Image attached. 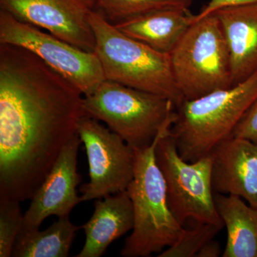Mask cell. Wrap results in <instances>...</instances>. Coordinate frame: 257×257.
I'll use <instances>...</instances> for the list:
<instances>
[{"mask_svg":"<svg viewBox=\"0 0 257 257\" xmlns=\"http://www.w3.org/2000/svg\"><path fill=\"white\" fill-rule=\"evenodd\" d=\"M84 1L87 2L88 4L90 5L91 7L94 9V5H95L96 0H84Z\"/></svg>","mask_w":257,"mask_h":257,"instance_id":"cb8c5ba5","label":"cell"},{"mask_svg":"<svg viewBox=\"0 0 257 257\" xmlns=\"http://www.w3.org/2000/svg\"><path fill=\"white\" fill-rule=\"evenodd\" d=\"M165 128L150 146L135 149L134 177L126 192L134 210L133 232L121 250L124 257H148L161 253L182 236L179 224L167 202L163 174L157 163L155 149Z\"/></svg>","mask_w":257,"mask_h":257,"instance_id":"3957f363","label":"cell"},{"mask_svg":"<svg viewBox=\"0 0 257 257\" xmlns=\"http://www.w3.org/2000/svg\"><path fill=\"white\" fill-rule=\"evenodd\" d=\"M192 3V0H96L94 6L106 20L116 24L161 10L188 11Z\"/></svg>","mask_w":257,"mask_h":257,"instance_id":"ac0fdd59","label":"cell"},{"mask_svg":"<svg viewBox=\"0 0 257 257\" xmlns=\"http://www.w3.org/2000/svg\"><path fill=\"white\" fill-rule=\"evenodd\" d=\"M211 155L214 192L237 196L257 209V144L231 137Z\"/></svg>","mask_w":257,"mask_h":257,"instance_id":"7c38bea8","label":"cell"},{"mask_svg":"<svg viewBox=\"0 0 257 257\" xmlns=\"http://www.w3.org/2000/svg\"><path fill=\"white\" fill-rule=\"evenodd\" d=\"M82 140L74 136L64 147L48 175L31 199L24 216V229H40L47 217L69 216L82 202L77 194L80 182L77 172V156Z\"/></svg>","mask_w":257,"mask_h":257,"instance_id":"8fae6325","label":"cell"},{"mask_svg":"<svg viewBox=\"0 0 257 257\" xmlns=\"http://www.w3.org/2000/svg\"><path fill=\"white\" fill-rule=\"evenodd\" d=\"M170 128L159 138L155 156L165 177L171 211L183 226L191 220L216 224L222 229L224 224L216 210L211 182L212 157L194 162L184 160Z\"/></svg>","mask_w":257,"mask_h":257,"instance_id":"52a82bcc","label":"cell"},{"mask_svg":"<svg viewBox=\"0 0 257 257\" xmlns=\"http://www.w3.org/2000/svg\"><path fill=\"white\" fill-rule=\"evenodd\" d=\"M195 15L188 11L168 10L113 24L120 32L153 50L170 54L189 27Z\"/></svg>","mask_w":257,"mask_h":257,"instance_id":"9a60e30c","label":"cell"},{"mask_svg":"<svg viewBox=\"0 0 257 257\" xmlns=\"http://www.w3.org/2000/svg\"><path fill=\"white\" fill-rule=\"evenodd\" d=\"M216 210L227 231L223 257H257V209L241 197L214 193Z\"/></svg>","mask_w":257,"mask_h":257,"instance_id":"2e32d148","label":"cell"},{"mask_svg":"<svg viewBox=\"0 0 257 257\" xmlns=\"http://www.w3.org/2000/svg\"><path fill=\"white\" fill-rule=\"evenodd\" d=\"M169 55L176 84L186 100L233 86L229 49L214 14L194 20Z\"/></svg>","mask_w":257,"mask_h":257,"instance_id":"8992f818","label":"cell"},{"mask_svg":"<svg viewBox=\"0 0 257 257\" xmlns=\"http://www.w3.org/2000/svg\"><path fill=\"white\" fill-rule=\"evenodd\" d=\"M220 254V245L218 241L212 239L203 246L197 253V257H218Z\"/></svg>","mask_w":257,"mask_h":257,"instance_id":"603a6c76","label":"cell"},{"mask_svg":"<svg viewBox=\"0 0 257 257\" xmlns=\"http://www.w3.org/2000/svg\"><path fill=\"white\" fill-rule=\"evenodd\" d=\"M85 115L106 123L128 146H150L176 119L175 103L165 96L105 80L84 96Z\"/></svg>","mask_w":257,"mask_h":257,"instance_id":"5b68a950","label":"cell"},{"mask_svg":"<svg viewBox=\"0 0 257 257\" xmlns=\"http://www.w3.org/2000/svg\"><path fill=\"white\" fill-rule=\"evenodd\" d=\"M217 17L231 60L233 86L257 72V3L223 8Z\"/></svg>","mask_w":257,"mask_h":257,"instance_id":"4fadbf2b","label":"cell"},{"mask_svg":"<svg viewBox=\"0 0 257 257\" xmlns=\"http://www.w3.org/2000/svg\"><path fill=\"white\" fill-rule=\"evenodd\" d=\"M133 203L124 191L96 199L92 217L81 226L86 241L77 257H100L115 240L133 230Z\"/></svg>","mask_w":257,"mask_h":257,"instance_id":"5bb4252c","label":"cell"},{"mask_svg":"<svg viewBox=\"0 0 257 257\" xmlns=\"http://www.w3.org/2000/svg\"><path fill=\"white\" fill-rule=\"evenodd\" d=\"M0 44L30 51L68 79L84 96L92 94L105 80L94 52L82 50L40 28L19 21L3 10H0Z\"/></svg>","mask_w":257,"mask_h":257,"instance_id":"ba28073f","label":"cell"},{"mask_svg":"<svg viewBox=\"0 0 257 257\" xmlns=\"http://www.w3.org/2000/svg\"><path fill=\"white\" fill-rule=\"evenodd\" d=\"M20 201L0 196V257H10L15 241L23 228Z\"/></svg>","mask_w":257,"mask_h":257,"instance_id":"ffe728a7","label":"cell"},{"mask_svg":"<svg viewBox=\"0 0 257 257\" xmlns=\"http://www.w3.org/2000/svg\"><path fill=\"white\" fill-rule=\"evenodd\" d=\"M89 164V182L82 186V202L124 192L134 177L135 151L117 134L84 115L78 126Z\"/></svg>","mask_w":257,"mask_h":257,"instance_id":"9c48e42d","label":"cell"},{"mask_svg":"<svg viewBox=\"0 0 257 257\" xmlns=\"http://www.w3.org/2000/svg\"><path fill=\"white\" fill-rule=\"evenodd\" d=\"M89 21L105 79L165 96L176 106L184 100L172 74L170 55L126 36L99 11L93 9Z\"/></svg>","mask_w":257,"mask_h":257,"instance_id":"277c9868","label":"cell"},{"mask_svg":"<svg viewBox=\"0 0 257 257\" xmlns=\"http://www.w3.org/2000/svg\"><path fill=\"white\" fill-rule=\"evenodd\" d=\"M257 3V0H210L209 3L203 8L202 11L199 14L195 15V20H199V19L208 16V15L213 14L223 8L252 4V3Z\"/></svg>","mask_w":257,"mask_h":257,"instance_id":"7402d4cb","label":"cell"},{"mask_svg":"<svg viewBox=\"0 0 257 257\" xmlns=\"http://www.w3.org/2000/svg\"><path fill=\"white\" fill-rule=\"evenodd\" d=\"M231 137L257 144V99L243 115Z\"/></svg>","mask_w":257,"mask_h":257,"instance_id":"44dd1931","label":"cell"},{"mask_svg":"<svg viewBox=\"0 0 257 257\" xmlns=\"http://www.w3.org/2000/svg\"><path fill=\"white\" fill-rule=\"evenodd\" d=\"M257 99V72L236 85L219 89L176 106L170 128L179 155L194 162L209 156L231 138L243 115Z\"/></svg>","mask_w":257,"mask_h":257,"instance_id":"7a4b0ae2","label":"cell"},{"mask_svg":"<svg viewBox=\"0 0 257 257\" xmlns=\"http://www.w3.org/2000/svg\"><path fill=\"white\" fill-rule=\"evenodd\" d=\"M84 0H0V10L19 21L43 29L71 45L94 52L95 37Z\"/></svg>","mask_w":257,"mask_h":257,"instance_id":"30bf717a","label":"cell"},{"mask_svg":"<svg viewBox=\"0 0 257 257\" xmlns=\"http://www.w3.org/2000/svg\"><path fill=\"white\" fill-rule=\"evenodd\" d=\"M81 226L74 225L69 216L59 217L43 231L22 229L13 248L14 257H67L76 232Z\"/></svg>","mask_w":257,"mask_h":257,"instance_id":"e0dca14e","label":"cell"},{"mask_svg":"<svg viewBox=\"0 0 257 257\" xmlns=\"http://www.w3.org/2000/svg\"><path fill=\"white\" fill-rule=\"evenodd\" d=\"M221 228L209 223L194 222V226L186 229L179 239L165 248L159 257H194L206 243L214 239Z\"/></svg>","mask_w":257,"mask_h":257,"instance_id":"d6986e66","label":"cell"},{"mask_svg":"<svg viewBox=\"0 0 257 257\" xmlns=\"http://www.w3.org/2000/svg\"><path fill=\"white\" fill-rule=\"evenodd\" d=\"M83 95L30 51L0 44V196L32 199L78 135Z\"/></svg>","mask_w":257,"mask_h":257,"instance_id":"6da1fadb","label":"cell"}]
</instances>
